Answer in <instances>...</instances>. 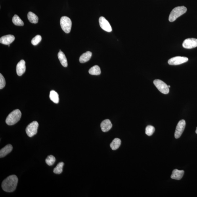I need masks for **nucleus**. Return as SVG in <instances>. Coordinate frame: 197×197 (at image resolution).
Instances as JSON below:
<instances>
[{"label": "nucleus", "instance_id": "obj_1", "mask_svg": "<svg viewBox=\"0 0 197 197\" xmlns=\"http://www.w3.org/2000/svg\"><path fill=\"white\" fill-rule=\"evenodd\" d=\"M18 182V178L15 175L9 176L3 180L2 187L4 191L11 192L16 190Z\"/></svg>", "mask_w": 197, "mask_h": 197}, {"label": "nucleus", "instance_id": "obj_2", "mask_svg": "<svg viewBox=\"0 0 197 197\" xmlns=\"http://www.w3.org/2000/svg\"><path fill=\"white\" fill-rule=\"evenodd\" d=\"M21 116V112L19 110L16 109L12 111L6 119V124L9 126L16 124L20 120Z\"/></svg>", "mask_w": 197, "mask_h": 197}, {"label": "nucleus", "instance_id": "obj_3", "mask_svg": "<svg viewBox=\"0 0 197 197\" xmlns=\"http://www.w3.org/2000/svg\"><path fill=\"white\" fill-rule=\"evenodd\" d=\"M187 9L185 6L177 7L173 9L169 15V20L170 22L174 21L178 18L185 14Z\"/></svg>", "mask_w": 197, "mask_h": 197}, {"label": "nucleus", "instance_id": "obj_4", "mask_svg": "<svg viewBox=\"0 0 197 197\" xmlns=\"http://www.w3.org/2000/svg\"><path fill=\"white\" fill-rule=\"evenodd\" d=\"M60 25L62 30L66 33L70 32L72 28V23L70 19L66 16H63L61 18Z\"/></svg>", "mask_w": 197, "mask_h": 197}, {"label": "nucleus", "instance_id": "obj_5", "mask_svg": "<svg viewBox=\"0 0 197 197\" xmlns=\"http://www.w3.org/2000/svg\"><path fill=\"white\" fill-rule=\"evenodd\" d=\"M155 86L161 93L164 94H168L169 92V88L166 83L160 80L156 79L153 81Z\"/></svg>", "mask_w": 197, "mask_h": 197}, {"label": "nucleus", "instance_id": "obj_6", "mask_svg": "<svg viewBox=\"0 0 197 197\" xmlns=\"http://www.w3.org/2000/svg\"><path fill=\"white\" fill-rule=\"evenodd\" d=\"M39 124L37 121H33L29 124L26 128V132L29 137H31L37 133Z\"/></svg>", "mask_w": 197, "mask_h": 197}, {"label": "nucleus", "instance_id": "obj_7", "mask_svg": "<svg viewBox=\"0 0 197 197\" xmlns=\"http://www.w3.org/2000/svg\"><path fill=\"white\" fill-rule=\"evenodd\" d=\"M188 58L185 57L177 56L170 59L168 63L172 66H176L184 63L188 61Z\"/></svg>", "mask_w": 197, "mask_h": 197}, {"label": "nucleus", "instance_id": "obj_8", "mask_svg": "<svg viewBox=\"0 0 197 197\" xmlns=\"http://www.w3.org/2000/svg\"><path fill=\"white\" fill-rule=\"evenodd\" d=\"M186 123L184 119L180 120L178 123L175 133V137L178 139L183 134L186 127Z\"/></svg>", "mask_w": 197, "mask_h": 197}, {"label": "nucleus", "instance_id": "obj_9", "mask_svg": "<svg viewBox=\"0 0 197 197\" xmlns=\"http://www.w3.org/2000/svg\"><path fill=\"white\" fill-rule=\"evenodd\" d=\"M183 47L187 49H192L197 47V39L189 38L186 39L183 43Z\"/></svg>", "mask_w": 197, "mask_h": 197}, {"label": "nucleus", "instance_id": "obj_10", "mask_svg": "<svg viewBox=\"0 0 197 197\" xmlns=\"http://www.w3.org/2000/svg\"><path fill=\"white\" fill-rule=\"evenodd\" d=\"M99 23L100 27L104 31L110 32L112 31V26L108 21L103 16H101L99 19Z\"/></svg>", "mask_w": 197, "mask_h": 197}, {"label": "nucleus", "instance_id": "obj_11", "mask_svg": "<svg viewBox=\"0 0 197 197\" xmlns=\"http://www.w3.org/2000/svg\"><path fill=\"white\" fill-rule=\"evenodd\" d=\"M25 62L23 60L18 63L16 66V73L19 76H21L25 72Z\"/></svg>", "mask_w": 197, "mask_h": 197}, {"label": "nucleus", "instance_id": "obj_12", "mask_svg": "<svg viewBox=\"0 0 197 197\" xmlns=\"http://www.w3.org/2000/svg\"><path fill=\"white\" fill-rule=\"evenodd\" d=\"M15 38L13 35H7L2 37L0 39V43L5 45H10L14 41Z\"/></svg>", "mask_w": 197, "mask_h": 197}, {"label": "nucleus", "instance_id": "obj_13", "mask_svg": "<svg viewBox=\"0 0 197 197\" xmlns=\"http://www.w3.org/2000/svg\"><path fill=\"white\" fill-rule=\"evenodd\" d=\"M112 125L111 121L109 119H107L102 121L100 124L102 131L104 132H106L112 129Z\"/></svg>", "mask_w": 197, "mask_h": 197}, {"label": "nucleus", "instance_id": "obj_14", "mask_svg": "<svg viewBox=\"0 0 197 197\" xmlns=\"http://www.w3.org/2000/svg\"><path fill=\"white\" fill-rule=\"evenodd\" d=\"M184 171L183 170L180 171L177 169H175L172 172L171 176L172 179L180 180H181L184 175Z\"/></svg>", "mask_w": 197, "mask_h": 197}, {"label": "nucleus", "instance_id": "obj_15", "mask_svg": "<svg viewBox=\"0 0 197 197\" xmlns=\"http://www.w3.org/2000/svg\"><path fill=\"white\" fill-rule=\"evenodd\" d=\"M13 149L11 144H8L0 150V158H3L11 152Z\"/></svg>", "mask_w": 197, "mask_h": 197}, {"label": "nucleus", "instance_id": "obj_16", "mask_svg": "<svg viewBox=\"0 0 197 197\" xmlns=\"http://www.w3.org/2000/svg\"><path fill=\"white\" fill-rule=\"evenodd\" d=\"M92 55L91 52L88 51L83 54L79 58V62L81 63L87 62L90 59Z\"/></svg>", "mask_w": 197, "mask_h": 197}, {"label": "nucleus", "instance_id": "obj_17", "mask_svg": "<svg viewBox=\"0 0 197 197\" xmlns=\"http://www.w3.org/2000/svg\"><path fill=\"white\" fill-rule=\"evenodd\" d=\"M58 57L62 66L65 67H66L68 66L67 60L63 52H59L58 54Z\"/></svg>", "mask_w": 197, "mask_h": 197}, {"label": "nucleus", "instance_id": "obj_18", "mask_svg": "<svg viewBox=\"0 0 197 197\" xmlns=\"http://www.w3.org/2000/svg\"><path fill=\"white\" fill-rule=\"evenodd\" d=\"M49 98L54 103L57 104L59 102V95L58 93L54 90H52L50 92Z\"/></svg>", "mask_w": 197, "mask_h": 197}, {"label": "nucleus", "instance_id": "obj_19", "mask_svg": "<svg viewBox=\"0 0 197 197\" xmlns=\"http://www.w3.org/2000/svg\"><path fill=\"white\" fill-rule=\"evenodd\" d=\"M121 143V140L118 138H115L110 144V147L112 150H116L120 147Z\"/></svg>", "mask_w": 197, "mask_h": 197}, {"label": "nucleus", "instance_id": "obj_20", "mask_svg": "<svg viewBox=\"0 0 197 197\" xmlns=\"http://www.w3.org/2000/svg\"><path fill=\"white\" fill-rule=\"evenodd\" d=\"M28 19L31 23L37 24L38 22L39 18L38 16L32 12H29L28 14Z\"/></svg>", "mask_w": 197, "mask_h": 197}, {"label": "nucleus", "instance_id": "obj_21", "mask_svg": "<svg viewBox=\"0 0 197 197\" xmlns=\"http://www.w3.org/2000/svg\"><path fill=\"white\" fill-rule=\"evenodd\" d=\"M89 73L91 75H98L101 73V70L99 66H95L89 69Z\"/></svg>", "mask_w": 197, "mask_h": 197}, {"label": "nucleus", "instance_id": "obj_22", "mask_svg": "<svg viewBox=\"0 0 197 197\" xmlns=\"http://www.w3.org/2000/svg\"><path fill=\"white\" fill-rule=\"evenodd\" d=\"M12 21L16 26H23L24 25V23L17 15H15L12 18Z\"/></svg>", "mask_w": 197, "mask_h": 197}, {"label": "nucleus", "instance_id": "obj_23", "mask_svg": "<svg viewBox=\"0 0 197 197\" xmlns=\"http://www.w3.org/2000/svg\"><path fill=\"white\" fill-rule=\"evenodd\" d=\"M64 165L63 162H60L58 163L53 170V172L56 174H60L63 171V167Z\"/></svg>", "mask_w": 197, "mask_h": 197}, {"label": "nucleus", "instance_id": "obj_24", "mask_svg": "<svg viewBox=\"0 0 197 197\" xmlns=\"http://www.w3.org/2000/svg\"><path fill=\"white\" fill-rule=\"evenodd\" d=\"M55 161L56 158L55 157L51 155L48 156L45 160L46 163L49 166H52V165H53Z\"/></svg>", "mask_w": 197, "mask_h": 197}, {"label": "nucleus", "instance_id": "obj_25", "mask_svg": "<svg viewBox=\"0 0 197 197\" xmlns=\"http://www.w3.org/2000/svg\"><path fill=\"white\" fill-rule=\"evenodd\" d=\"M155 130V128L152 126L148 125L146 128L145 133L149 136H151L154 132Z\"/></svg>", "mask_w": 197, "mask_h": 197}, {"label": "nucleus", "instance_id": "obj_26", "mask_svg": "<svg viewBox=\"0 0 197 197\" xmlns=\"http://www.w3.org/2000/svg\"><path fill=\"white\" fill-rule=\"evenodd\" d=\"M42 37L40 35H38L35 36L31 40V43L33 45H37L40 42Z\"/></svg>", "mask_w": 197, "mask_h": 197}, {"label": "nucleus", "instance_id": "obj_27", "mask_svg": "<svg viewBox=\"0 0 197 197\" xmlns=\"http://www.w3.org/2000/svg\"><path fill=\"white\" fill-rule=\"evenodd\" d=\"M6 85V81L5 78L2 75L0 74V89H2L5 87Z\"/></svg>", "mask_w": 197, "mask_h": 197}, {"label": "nucleus", "instance_id": "obj_28", "mask_svg": "<svg viewBox=\"0 0 197 197\" xmlns=\"http://www.w3.org/2000/svg\"><path fill=\"white\" fill-rule=\"evenodd\" d=\"M196 133L197 134V127H196Z\"/></svg>", "mask_w": 197, "mask_h": 197}, {"label": "nucleus", "instance_id": "obj_29", "mask_svg": "<svg viewBox=\"0 0 197 197\" xmlns=\"http://www.w3.org/2000/svg\"><path fill=\"white\" fill-rule=\"evenodd\" d=\"M168 86L169 88H170L171 87L170 85H168Z\"/></svg>", "mask_w": 197, "mask_h": 197}, {"label": "nucleus", "instance_id": "obj_30", "mask_svg": "<svg viewBox=\"0 0 197 197\" xmlns=\"http://www.w3.org/2000/svg\"><path fill=\"white\" fill-rule=\"evenodd\" d=\"M61 51H61V50H59V52H61Z\"/></svg>", "mask_w": 197, "mask_h": 197}, {"label": "nucleus", "instance_id": "obj_31", "mask_svg": "<svg viewBox=\"0 0 197 197\" xmlns=\"http://www.w3.org/2000/svg\"><path fill=\"white\" fill-rule=\"evenodd\" d=\"M8 45V47H10V45Z\"/></svg>", "mask_w": 197, "mask_h": 197}]
</instances>
